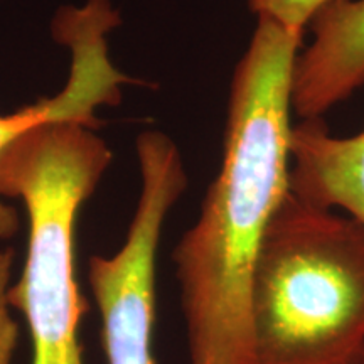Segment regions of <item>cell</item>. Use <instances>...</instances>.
<instances>
[{
  "label": "cell",
  "mask_w": 364,
  "mask_h": 364,
  "mask_svg": "<svg viewBox=\"0 0 364 364\" xmlns=\"http://www.w3.org/2000/svg\"><path fill=\"white\" fill-rule=\"evenodd\" d=\"M302 36L257 19L233 73L221 169L172 253L191 364H247L255 263L290 191V90Z\"/></svg>",
  "instance_id": "6da1fadb"
},
{
  "label": "cell",
  "mask_w": 364,
  "mask_h": 364,
  "mask_svg": "<svg viewBox=\"0 0 364 364\" xmlns=\"http://www.w3.org/2000/svg\"><path fill=\"white\" fill-rule=\"evenodd\" d=\"M364 353V226L292 191L250 285L247 364H356Z\"/></svg>",
  "instance_id": "7a4b0ae2"
},
{
  "label": "cell",
  "mask_w": 364,
  "mask_h": 364,
  "mask_svg": "<svg viewBox=\"0 0 364 364\" xmlns=\"http://www.w3.org/2000/svg\"><path fill=\"white\" fill-rule=\"evenodd\" d=\"M110 161L107 144L78 122L36 127L0 156V196L22 199L29 216L26 263L7 304L26 318L33 364H85L75 225Z\"/></svg>",
  "instance_id": "3957f363"
},
{
  "label": "cell",
  "mask_w": 364,
  "mask_h": 364,
  "mask_svg": "<svg viewBox=\"0 0 364 364\" xmlns=\"http://www.w3.org/2000/svg\"><path fill=\"white\" fill-rule=\"evenodd\" d=\"M142 193L129 235L110 258L91 257L88 280L100 317L108 364H156V258L164 221L188 188L179 149L166 134L136 139Z\"/></svg>",
  "instance_id": "277c9868"
},
{
  "label": "cell",
  "mask_w": 364,
  "mask_h": 364,
  "mask_svg": "<svg viewBox=\"0 0 364 364\" xmlns=\"http://www.w3.org/2000/svg\"><path fill=\"white\" fill-rule=\"evenodd\" d=\"M120 24L110 0H86L85 6L61 7L53 21V34L73 53L70 78L56 97L41 98L14 115H0V156L7 147L36 127L51 122H78L97 130L102 122L95 110L102 105H118L120 85L130 78L115 70L108 58L107 36ZM16 209L0 201V240L19 231Z\"/></svg>",
  "instance_id": "5b68a950"
},
{
  "label": "cell",
  "mask_w": 364,
  "mask_h": 364,
  "mask_svg": "<svg viewBox=\"0 0 364 364\" xmlns=\"http://www.w3.org/2000/svg\"><path fill=\"white\" fill-rule=\"evenodd\" d=\"M294 63L290 102L300 120L322 118L364 85V0H332L309 24Z\"/></svg>",
  "instance_id": "8992f818"
},
{
  "label": "cell",
  "mask_w": 364,
  "mask_h": 364,
  "mask_svg": "<svg viewBox=\"0 0 364 364\" xmlns=\"http://www.w3.org/2000/svg\"><path fill=\"white\" fill-rule=\"evenodd\" d=\"M289 181L300 199L344 211L364 226V130L332 135L322 118L292 125Z\"/></svg>",
  "instance_id": "52a82bcc"
},
{
  "label": "cell",
  "mask_w": 364,
  "mask_h": 364,
  "mask_svg": "<svg viewBox=\"0 0 364 364\" xmlns=\"http://www.w3.org/2000/svg\"><path fill=\"white\" fill-rule=\"evenodd\" d=\"M332 0H248L257 19L270 21L292 33L304 34L318 12Z\"/></svg>",
  "instance_id": "ba28073f"
},
{
  "label": "cell",
  "mask_w": 364,
  "mask_h": 364,
  "mask_svg": "<svg viewBox=\"0 0 364 364\" xmlns=\"http://www.w3.org/2000/svg\"><path fill=\"white\" fill-rule=\"evenodd\" d=\"M14 250H0V364H12L19 341V324L11 316L7 304V289L11 282Z\"/></svg>",
  "instance_id": "9c48e42d"
},
{
  "label": "cell",
  "mask_w": 364,
  "mask_h": 364,
  "mask_svg": "<svg viewBox=\"0 0 364 364\" xmlns=\"http://www.w3.org/2000/svg\"><path fill=\"white\" fill-rule=\"evenodd\" d=\"M356 364H364V353H363V356L358 359V363Z\"/></svg>",
  "instance_id": "30bf717a"
}]
</instances>
